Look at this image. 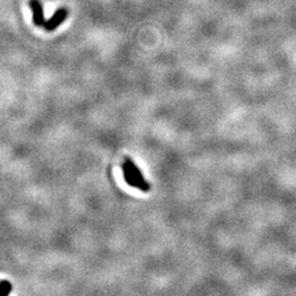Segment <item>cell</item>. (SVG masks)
<instances>
[{"mask_svg": "<svg viewBox=\"0 0 296 296\" xmlns=\"http://www.w3.org/2000/svg\"><path fill=\"white\" fill-rule=\"evenodd\" d=\"M124 163L127 165L128 168H130V170H131V172L133 173V176L135 177V179H136L137 181H138V183H139L138 189L141 190L143 192H148V191H150V190H151V185H150V183H148V182L146 181V180L144 179L143 175H141L140 170L138 169V167L134 164L133 160H132L131 158L126 157L125 160H124Z\"/></svg>", "mask_w": 296, "mask_h": 296, "instance_id": "obj_1", "label": "cell"}, {"mask_svg": "<svg viewBox=\"0 0 296 296\" xmlns=\"http://www.w3.org/2000/svg\"><path fill=\"white\" fill-rule=\"evenodd\" d=\"M67 15H68V11L64 8H61L57 11H55L54 16L51 18L48 21H45L43 25L44 29L46 31L55 30L57 27H60L61 23L67 18Z\"/></svg>", "mask_w": 296, "mask_h": 296, "instance_id": "obj_2", "label": "cell"}, {"mask_svg": "<svg viewBox=\"0 0 296 296\" xmlns=\"http://www.w3.org/2000/svg\"><path fill=\"white\" fill-rule=\"evenodd\" d=\"M30 8L33 10V22L36 27H43L45 20H44V14L41 3L38 0H30Z\"/></svg>", "mask_w": 296, "mask_h": 296, "instance_id": "obj_3", "label": "cell"}, {"mask_svg": "<svg viewBox=\"0 0 296 296\" xmlns=\"http://www.w3.org/2000/svg\"><path fill=\"white\" fill-rule=\"evenodd\" d=\"M122 169H123V176H124V179H125V182L130 185V186H133V188H137L139 186V183L136 179H135V177L133 176V173L131 172L130 168H128L127 165L124 163L123 165H122Z\"/></svg>", "mask_w": 296, "mask_h": 296, "instance_id": "obj_4", "label": "cell"}, {"mask_svg": "<svg viewBox=\"0 0 296 296\" xmlns=\"http://www.w3.org/2000/svg\"><path fill=\"white\" fill-rule=\"evenodd\" d=\"M12 289V285L11 283L8 281H2L0 282V295H4V296H7Z\"/></svg>", "mask_w": 296, "mask_h": 296, "instance_id": "obj_5", "label": "cell"}]
</instances>
